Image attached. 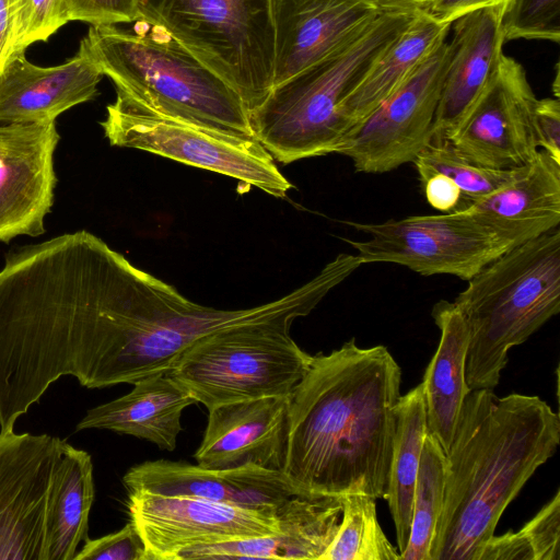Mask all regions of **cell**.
Segmentation results:
<instances>
[{"label":"cell","mask_w":560,"mask_h":560,"mask_svg":"<svg viewBox=\"0 0 560 560\" xmlns=\"http://www.w3.org/2000/svg\"><path fill=\"white\" fill-rule=\"evenodd\" d=\"M127 26H91L82 51L116 91L166 115L244 137H255L237 92L144 18Z\"/></svg>","instance_id":"277c9868"},{"label":"cell","mask_w":560,"mask_h":560,"mask_svg":"<svg viewBox=\"0 0 560 560\" xmlns=\"http://www.w3.org/2000/svg\"><path fill=\"white\" fill-rule=\"evenodd\" d=\"M74 560H147V553L137 529L129 522L115 533L85 539Z\"/></svg>","instance_id":"836d02e7"},{"label":"cell","mask_w":560,"mask_h":560,"mask_svg":"<svg viewBox=\"0 0 560 560\" xmlns=\"http://www.w3.org/2000/svg\"><path fill=\"white\" fill-rule=\"evenodd\" d=\"M451 25L438 22L423 11L413 13L408 25L343 101L342 114L348 132L398 90L419 65L447 39Z\"/></svg>","instance_id":"d4e9b609"},{"label":"cell","mask_w":560,"mask_h":560,"mask_svg":"<svg viewBox=\"0 0 560 560\" xmlns=\"http://www.w3.org/2000/svg\"><path fill=\"white\" fill-rule=\"evenodd\" d=\"M421 184L435 174L451 178L462 192L458 209L504 185L516 168L497 170L469 162L450 141L431 142L412 162Z\"/></svg>","instance_id":"f546056e"},{"label":"cell","mask_w":560,"mask_h":560,"mask_svg":"<svg viewBox=\"0 0 560 560\" xmlns=\"http://www.w3.org/2000/svg\"><path fill=\"white\" fill-rule=\"evenodd\" d=\"M506 0H430L423 10L440 23L452 24L457 18L487 7L503 3Z\"/></svg>","instance_id":"74e56055"},{"label":"cell","mask_w":560,"mask_h":560,"mask_svg":"<svg viewBox=\"0 0 560 560\" xmlns=\"http://www.w3.org/2000/svg\"><path fill=\"white\" fill-rule=\"evenodd\" d=\"M68 22L65 0H13L12 55L46 42Z\"/></svg>","instance_id":"1f68e13d"},{"label":"cell","mask_w":560,"mask_h":560,"mask_svg":"<svg viewBox=\"0 0 560 560\" xmlns=\"http://www.w3.org/2000/svg\"><path fill=\"white\" fill-rule=\"evenodd\" d=\"M517 532L529 547L533 560H559L560 490Z\"/></svg>","instance_id":"d6a6232c"},{"label":"cell","mask_w":560,"mask_h":560,"mask_svg":"<svg viewBox=\"0 0 560 560\" xmlns=\"http://www.w3.org/2000/svg\"><path fill=\"white\" fill-rule=\"evenodd\" d=\"M431 315L440 329L438 349L422 380L428 433L448 451L465 398L469 330L454 302L439 301Z\"/></svg>","instance_id":"cb8c5ba5"},{"label":"cell","mask_w":560,"mask_h":560,"mask_svg":"<svg viewBox=\"0 0 560 560\" xmlns=\"http://www.w3.org/2000/svg\"><path fill=\"white\" fill-rule=\"evenodd\" d=\"M122 482L128 492L187 497L270 512H277L291 497L304 494L282 471L257 466L207 469L166 459L132 466Z\"/></svg>","instance_id":"2e32d148"},{"label":"cell","mask_w":560,"mask_h":560,"mask_svg":"<svg viewBox=\"0 0 560 560\" xmlns=\"http://www.w3.org/2000/svg\"><path fill=\"white\" fill-rule=\"evenodd\" d=\"M69 21L91 26L117 25L140 18L139 0H65Z\"/></svg>","instance_id":"e575fe53"},{"label":"cell","mask_w":560,"mask_h":560,"mask_svg":"<svg viewBox=\"0 0 560 560\" xmlns=\"http://www.w3.org/2000/svg\"><path fill=\"white\" fill-rule=\"evenodd\" d=\"M273 88L361 32L378 13L361 0H270Z\"/></svg>","instance_id":"ac0fdd59"},{"label":"cell","mask_w":560,"mask_h":560,"mask_svg":"<svg viewBox=\"0 0 560 560\" xmlns=\"http://www.w3.org/2000/svg\"><path fill=\"white\" fill-rule=\"evenodd\" d=\"M375 500L361 493L340 498V526L320 560H399V551L380 526Z\"/></svg>","instance_id":"f1b7e54d"},{"label":"cell","mask_w":560,"mask_h":560,"mask_svg":"<svg viewBox=\"0 0 560 560\" xmlns=\"http://www.w3.org/2000/svg\"><path fill=\"white\" fill-rule=\"evenodd\" d=\"M378 14H413L423 11L430 0H361Z\"/></svg>","instance_id":"ab89813d"},{"label":"cell","mask_w":560,"mask_h":560,"mask_svg":"<svg viewBox=\"0 0 560 560\" xmlns=\"http://www.w3.org/2000/svg\"><path fill=\"white\" fill-rule=\"evenodd\" d=\"M59 140L56 121L0 124V242L45 232Z\"/></svg>","instance_id":"9a60e30c"},{"label":"cell","mask_w":560,"mask_h":560,"mask_svg":"<svg viewBox=\"0 0 560 560\" xmlns=\"http://www.w3.org/2000/svg\"><path fill=\"white\" fill-rule=\"evenodd\" d=\"M291 325L249 324L207 335L182 354L170 374L208 410L290 395L312 359L291 338Z\"/></svg>","instance_id":"ba28073f"},{"label":"cell","mask_w":560,"mask_h":560,"mask_svg":"<svg viewBox=\"0 0 560 560\" xmlns=\"http://www.w3.org/2000/svg\"><path fill=\"white\" fill-rule=\"evenodd\" d=\"M347 224L370 236L366 241L345 240L363 265L392 262L422 276L451 275L467 281L512 248L462 210Z\"/></svg>","instance_id":"30bf717a"},{"label":"cell","mask_w":560,"mask_h":560,"mask_svg":"<svg viewBox=\"0 0 560 560\" xmlns=\"http://www.w3.org/2000/svg\"><path fill=\"white\" fill-rule=\"evenodd\" d=\"M427 201L431 207L444 212L458 208L462 192L457 185L442 174H435L422 183Z\"/></svg>","instance_id":"8d00e7d4"},{"label":"cell","mask_w":560,"mask_h":560,"mask_svg":"<svg viewBox=\"0 0 560 560\" xmlns=\"http://www.w3.org/2000/svg\"><path fill=\"white\" fill-rule=\"evenodd\" d=\"M114 147L130 148L236 179L283 198L292 187L275 159L256 137L209 128L156 112L124 93L106 108L101 121Z\"/></svg>","instance_id":"9c48e42d"},{"label":"cell","mask_w":560,"mask_h":560,"mask_svg":"<svg viewBox=\"0 0 560 560\" xmlns=\"http://www.w3.org/2000/svg\"><path fill=\"white\" fill-rule=\"evenodd\" d=\"M401 370L384 346L354 338L312 355L290 394L283 472L304 494L385 498Z\"/></svg>","instance_id":"7a4b0ae2"},{"label":"cell","mask_w":560,"mask_h":560,"mask_svg":"<svg viewBox=\"0 0 560 560\" xmlns=\"http://www.w3.org/2000/svg\"><path fill=\"white\" fill-rule=\"evenodd\" d=\"M94 497L91 455L65 441L51 477L43 560H74L79 545L89 538Z\"/></svg>","instance_id":"484cf974"},{"label":"cell","mask_w":560,"mask_h":560,"mask_svg":"<svg viewBox=\"0 0 560 560\" xmlns=\"http://www.w3.org/2000/svg\"><path fill=\"white\" fill-rule=\"evenodd\" d=\"M559 442V416L538 396L470 390L445 453L430 560H478L504 510Z\"/></svg>","instance_id":"3957f363"},{"label":"cell","mask_w":560,"mask_h":560,"mask_svg":"<svg viewBox=\"0 0 560 560\" xmlns=\"http://www.w3.org/2000/svg\"><path fill=\"white\" fill-rule=\"evenodd\" d=\"M139 9L234 89L248 113L273 89L270 0H139Z\"/></svg>","instance_id":"52a82bcc"},{"label":"cell","mask_w":560,"mask_h":560,"mask_svg":"<svg viewBox=\"0 0 560 560\" xmlns=\"http://www.w3.org/2000/svg\"><path fill=\"white\" fill-rule=\"evenodd\" d=\"M505 42H560V0H506L502 14Z\"/></svg>","instance_id":"4dcf8cb0"},{"label":"cell","mask_w":560,"mask_h":560,"mask_svg":"<svg viewBox=\"0 0 560 560\" xmlns=\"http://www.w3.org/2000/svg\"><path fill=\"white\" fill-rule=\"evenodd\" d=\"M451 55L446 39L398 90L346 135L337 153L351 159L355 172H390L413 162L431 143Z\"/></svg>","instance_id":"8fae6325"},{"label":"cell","mask_w":560,"mask_h":560,"mask_svg":"<svg viewBox=\"0 0 560 560\" xmlns=\"http://www.w3.org/2000/svg\"><path fill=\"white\" fill-rule=\"evenodd\" d=\"M102 72L82 51L62 65L39 67L14 54L0 73V124L56 121L94 100Z\"/></svg>","instance_id":"ffe728a7"},{"label":"cell","mask_w":560,"mask_h":560,"mask_svg":"<svg viewBox=\"0 0 560 560\" xmlns=\"http://www.w3.org/2000/svg\"><path fill=\"white\" fill-rule=\"evenodd\" d=\"M535 131L538 147L560 163V102L546 97L535 105Z\"/></svg>","instance_id":"d590c367"},{"label":"cell","mask_w":560,"mask_h":560,"mask_svg":"<svg viewBox=\"0 0 560 560\" xmlns=\"http://www.w3.org/2000/svg\"><path fill=\"white\" fill-rule=\"evenodd\" d=\"M468 281L454 303L469 330L466 381L493 389L511 348L560 312V231L505 252Z\"/></svg>","instance_id":"5b68a950"},{"label":"cell","mask_w":560,"mask_h":560,"mask_svg":"<svg viewBox=\"0 0 560 560\" xmlns=\"http://www.w3.org/2000/svg\"><path fill=\"white\" fill-rule=\"evenodd\" d=\"M444 486L445 453L435 436L428 433L416 480L409 540L399 560H430V547L444 500Z\"/></svg>","instance_id":"83f0119b"},{"label":"cell","mask_w":560,"mask_h":560,"mask_svg":"<svg viewBox=\"0 0 560 560\" xmlns=\"http://www.w3.org/2000/svg\"><path fill=\"white\" fill-rule=\"evenodd\" d=\"M290 395L262 397L217 406L194 457L207 469L257 466L284 470L288 451Z\"/></svg>","instance_id":"e0dca14e"},{"label":"cell","mask_w":560,"mask_h":560,"mask_svg":"<svg viewBox=\"0 0 560 560\" xmlns=\"http://www.w3.org/2000/svg\"><path fill=\"white\" fill-rule=\"evenodd\" d=\"M413 14H378L324 58L275 86L249 112L254 136L275 161L337 153L348 132L342 104Z\"/></svg>","instance_id":"8992f818"},{"label":"cell","mask_w":560,"mask_h":560,"mask_svg":"<svg viewBox=\"0 0 560 560\" xmlns=\"http://www.w3.org/2000/svg\"><path fill=\"white\" fill-rule=\"evenodd\" d=\"M513 248L560 223V163L539 150L493 192L460 209Z\"/></svg>","instance_id":"44dd1931"},{"label":"cell","mask_w":560,"mask_h":560,"mask_svg":"<svg viewBox=\"0 0 560 560\" xmlns=\"http://www.w3.org/2000/svg\"><path fill=\"white\" fill-rule=\"evenodd\" d=\"M536 102L523 66L503 55L497 73L450 142L478 165L497 170L523 166L540 150L535 131Z\"/></svg>","instance_id":"4fadbf2b"},{"label":"cell","mask_w":560,"mask_h":560,"mask_svg":"<svg viewBox=\"0 0 560 560\" xmlns=\"http://www.w3.org/2000/svg\"><path fill=\"white\" fill-rule=\"evenodd\" d=\"M385 500L395 524L399 555L409 540L416 480L423 441L428 434L422 383L400 395Z\"/></svg>","instance_id":"4316f807"},{"label":"cell","mask_w":560,"mask_h":560,"mask_svg":"<svg viewBox=\"0 0 560 560\" xmlns=\"http://www.w3.org/2000/svg\"><path fill=\"white\" fill-rule=\"evenodd\" d=\"M504 4L468 12L453 24L452 55L432 128V141H450L499 69L505 43Z\"/></svg>","instance_id":"d6986e66"},{"label":"cell","mask_w":560,"mask_h":560,"mask_svg":"<svg viewBox=\"0 0 560 560\" xmlns=\"http://www.w3.org/2000/svg\"><path fill=\"white\" fill-rule=\"evenodd\" d=\"M13 0H0V73L12 56Z\"/></svg>","instance_id":"f35d334b"},{"label":"cell","mask_w":560,"mask_h":560,"mask_svg":"<svg viewBox=\"0 0 560 560\" xmlns=\"http://www.w3.org/2000/svg\"><path fill=\"white\" fill-rule=\"evenodd\" d=\"M128 494L129 522L143 542L147 560H173L178 551L188 547L272 535L281 530L278 511L143 491Z\"/></svg>","instance_id":"7c38bea8"},{"label":"cell","mask_w":560,"mask_h":560,"mask_svg":"<svg viewBox=\"0 0 560 560\" xmlns=\"http://www.w3.org/2000/svg\"><path fill=\"white\" fill-rule=\"evenodd\" d=\"M330 289L328 279L317 273L272 302L218 310L190 301L102 241L85 289L77 381L91 389L133 385L170 372L194 342L212 332L249 324H293L308 315Z\"/></svg>","instance_id":"6da1fadb"},{"label":"cell","mask_w":560,"mask_h":560,"mask_svg":"<svg viewBox=\"0 0 560 560\" xmlns=\"http://www.w3.org/2000/svg\"><path fill=\"white\" fill-rule=\"evenodd\" d=\"M63 442L0 431V560H43L49 489Z\"/></svg>","instance_id":"5bb4252c"},{"label":"cell","mask_w":560,"mask_h":560,"mask_svg":"<svg viewBox=\"0 0 560 560\" xmlns=\"http://www.w3.org/2000/svg\"><path fill=\"white\" fill-rule=\"evenodd\" d=\"M127 395L88 410L77 430L100 429L132 435L174 451L182 431V413L197 404L170 372L144 377Z\"/></svg>","instance_id":"603a6c76"},{"label":"cell","mask_w":560,"mask_h":560,"mask_svg":"<svg viewBox=\"0 0 560 560\" xmlns=\"http://www.w3.org/2000/svg\"><path fill=\"white\" fill-rule=\"evenodd\" d=\"M341 513L340 498L296 494L278 510L279 533L188 547L173 560H320L338 533Z\"/></svg>","instance_id":"7402d4cb"}]
</instances>
